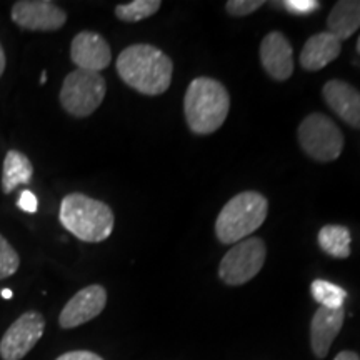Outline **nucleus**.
I'll list each match as a JSON object with an SVG mask.
<instances>
[{"label":"nucleus","instance_id":"obj_11","mask_svg":"<svg viewBox=\"0 0 360 360\" xmlns=\"http://www.w3.org/2000/svg\"><path fill=\"white\" fill-rule=\"evenodd\" d=\"M70 58L79 70L101 72L110 65L112 52L107 40L97 32H80L70 45Z\"/></svg>","mask_w":360,"mask_h":360},{"label":"nucleus","instance_id":"obj_20","mask_svg":"<svg viewBox=\"0 0 360 360\" xmlns=\"http://www.w3.org/2000/svg\"><path fill=\"white\" fill-rule=\"evenodd\" d=\"M160 7V0H134V2L117 6L115 15L122 22H141L159 12Z\"/></svg>","mask_w":360,"mask_h":360},{"label":"nucleus","instance_id":"obj_24","mask_svg":"<svg viewBox=\"0 0 360 360\" xmlns=\"http://www.w3.org/2000/svg\"><path fill=\"white\" fill-rule=\"evenodd\" d=\"M17 205H19L20 210H24V212H27V214H35L37 212L39 202H37V197H35L32 192L24 191L20 193Z\"/></svg>","mask_w":360,"mask_h":360},{"label":"nucleus","instance_id":"obj_27","mask_svg":"<svg viewBox=\"0 0 360 360\" xmlns=\"http://www.w3.org/2000/svg\"><path fill=\"white\" fill-rule=\"evenodd\" d=\"M4 70H6V52H4L2 45H0V77H2Z\"/></svg>","mask_w":360,"mask_h":360},{"label":"nucleus","instance_id":"obj_6","mask_svg":"<svg viewBox=\"0 0 360 360\" xmlns=\"http://www.w3.org/2000/svg\"><path fill=\"white\" fill-rule=\"evenodd\" d=\"M105 92L107 84L101 74L77 69L67 74L64 79L60 89V103L67 114L82 119L94 114L101 107Z\"/></svg>","mask_w":360,"mask_h":360},{"label":"nucleus","instance_id":"obj_4","mask_svg":"<svg viewBox=\"0 0 360 360\" xmlns=\"http://www.w3.org/2000/svg\"><path fill=\"white\" fill-rule=\"evenodd\" d=\"M269 214V200L259 192H240L232 197L220 210L215 220V233L225 245L249 238L265 222Z\"/></svg>","mask_w":360,"mask_h":360},{"label":"nucleus","instance_id":"obj_21","mask_svg":"<svg viewBox=\"0 0 360 360\" xmlns=\"http://www.w3.org/2000/svg\"><path fill=\"white\" fill-rule=\"evenodd\" d=\"M20 265L19 254L15 249L8 244V240L4 236H0V281L13 276Z\"/></svg>","mask_w":360,"mask_h":360},{"label":"nucleus","instance_id":"obj_9","mask_svg":"<svg viewBox=\"0 0 360 360\" xmlns=\"http://www.w3.org/2000/svg\"><path fill=\"white\" fill-rule=\"evenodd\" d=\"M12 20L25 30L53 32L65 25L67 13L49 0H19L12 7Z\"/></svg>","mask_w":360,"mask_h":360},{"label":"nucleus","instance_id":"obj_7","mask_svg":"<svg viewBox=\"0 0 360 360\" xmlns=\"http://www.w3.org/2000/svg\"><path fill=\"white\" fill-rule=\"evenodd\" d=\"M267 257V247L259 237H249L237 242L224 255L219 265L220 281L231 287L244 285L262 270Z\"/></svg>","mask_w":360,"mask_h":360},{"label":"nucleus","instance_id":"obj_3","mask_svg":"<svg viewBox=\"0 0 360 360\" xmlns=\"http://www.w3.org/2000/svg\"><path fill=\"white\" fill-rule=\"evenodd\" d=\"M58 217L67 232L89 244L109 238L115 224L114 212L105 202L77 192L64 197Z\"/></svg>","mask_w":360,"mask_h":360},{"label":"nucleus","instance_id":"obj_17","mask_svg":"<svg viewBox=\"0 0 360 360\" xmlns=\"http://www.w3.org/2000/svg\"><path fill=\"white\" fill-rule=\"evenodd\" d=\"M34 167L29 157L19 150H8L4 159L2 170V191L4 193H12L22 184H29L32 180Z\"/></svg>","mask_w":360,"mask_h":360},{"label":"nucleus","instance_id":"obj_15","mask_svg":"<svg viewBox=\"0 0 360 360\" xmlns=\"http://www.w3.org/2000/svg\"><path fill=\"white\" fill-rule=\"evenodd\" d=\"M342 44L330 32L315 34L305 42L302 52H300L299 62L302 69L309 72L322 70L330 62H334L340 56Z\"/></svg>","mask_w":360,"mask_h":360},{"label":"nucleus","instance_id":"obj_16","mask_svg":"<svg viewBox=\"0 0 360 360\" xmlns=\"http://www.w3.org/2000/svg\"><path fill=\"white\" fill-rule=\"evenodd\" d=\"M328 32L334 37L345 40L360 29V0H340L337 2L327 19Z\"/></svg>","mask_w":360,"mask_h":360},{"label":"nucleus","instance_id":"obj_23","mask_svg":"<svg viewBox=\"0 0 360 360\" xmlns=\"http://www.w3.org/2000/svg\"><path fill=\"white\" fill-rule=\"evenodd\" d=\"M282 6L285 7V11L295 13V15H309V13L319 11L321 2L317 0H285Z\"/></svg>","mask_w":360,"mask_h":360},{"label":"nucleus","instance_id":"obj_26","mask_svg":"<svg viewBox=\"0 0 360 360\" xmlns=\"http://www.w3.org/2000/svg\"><path fill=\"white\" fill-rule=\"evenodd\" d=\"M334 360H360V355L354 352V350H342V352L335 355Z\"/></svg>","mask_w":360,"mask_h":360},{"label":"nucleus","instance_id":"obj_12","mask_svg":"<svg viewBox=\"0 0 360 360\" xmlns=\"http://www.w3.org/2000/svg\"><path fill=\"white\" fill-rule=\"evenodd\" d=\"M260 62L269 77L278 82L290 79L294 74V51L289 39L282 32H270L260 44Z\"/></svg>","mask_w":360,"mask_h":360},{"label":"nucleus","instance_id":"obj_22","mask_svg":"<svg viewBox=\"0 0 360 360\" xmlns=\"http://www.w3.org/2000/svg\"><path fill=\"white\" fill-rule=\"evenodd\" d=\"M264 4V0H229L225 4V11L232 17H245L259 11Z\"/></svg>","mask_w":360,"mask_h":360},{"label":"nucleus","instance_id":"obj_25","mask_svg":"<svg viewBox=\"0 0 360 360\" xmlns=\"http://www.w3.org/2000/svg\"><path fill=\"white\" fill-rule=\"evenodd\" d=\"M57 360H103L101 355L89 352V350H74V352L62 354Z\"/></svg>","mask_w":360,"mask_h":360},{"label":"nucleus","instance_id":"obj_1","mask_svg":"<svg viewBox=\"0 0 360 360\" xmlns=\"http://www.w3.org/2000/svg\"><path fill=\"white\" fill-rule=\"evenodd\" d=\"M117 72L129 87L143 96H160L172 84L174 64L167 53L154 45L135 44L120 52Z\"/></svg>","mask_w":360,"mask_h":360},{"label":"nucleus","instance_id":"obj_13","mask_svg":"<svg viewBox=\"0 0 360 360\" xmlns=\"http://www.w3.org/2000/svg\"><path fill=\"white\" fill-rule=\"evenodd\" d=\"M345 310L319 307L310 322V349L317 359H326L344 326Z\"/></svg>","mask_w":360,"mask_h":360},{"label":"nucleus","instance_id":"obj_28","mask_svg":"<svg viewBox=\"0 0 360 360\" xmlns=\"http://www.w3.org/2000/svg\"><path fill=\"white\" fill-rule=\"evenodd\" d=\"M0 295H2L6 300H8V299H12V297H13V292L11 289H4L2 292H0Z\"/></svg>","mask_w":360,"mask_h":360},{"label":"nucleus","instance_id":"obj_14","mask_svg":"<svg viewBox=\"0 0 360 360\" xmlns=\"http://www.w3.org/2000/svg\"><path fill=\"white\" fill-rule=\"evenodd\" d=\"M323 101L330 110L354 129H360V92L344 80H328L322 89Z\"/></svg>","mask_w":360,"mask_h":360},{"label":"nucleus","instance_id":"obj_2","mask_svg":"<svg viewBox=\"0 0 360 360\" xmlns=\"http://www.w3.org/2000/svg\"><path fill=\"white\" fill-rule=\"evenodd\" d=\"M231 110V97L224 84L212 77L193 79L184 97L188 129L197 135H209L222 127Z\"/></svg>","mask_w":360,"mask_h":360},{"label":"nucleus","instance_id":"obj_5","mask_svg":"<svg viewBox=\"0 0 360 360\" xmlns=\"http://www.w3.org/2000/svg\"><path fill=\"white\" fill-rule=\"evenodd\" d=\"M300 147L310 159L317 162H332L339 159L344 150V134L330 117L310 114L300 122L297 130Z\"/></svg>","mask_w":360,"mask_h":360},{"label":"nucleus","instance_id":"obj_8","mask_svg":"<svg viewBox=\"0 0 360 360\" xmlns=\"http://www.w3.org/2000/svg\"><path fill=\"white\" fill-rule=\"evenodd\" d=\"M45 330L44 315L35 310L22 314L0 340V357L4 360H22L42 339Z\"/></svg>","mask_w":360,"mask_h":360},{"label":"nucleus","instance_id":"obj_29","mask_svg":"<svg viewBox=\"0 0 360 360\" xmlns=\"http://www.w3.org/2000/svg\"><path fill=\"white\" fill-rule=\"evenodd\" d=\"M40 82H42V84L47 82V75H45V72L42 74V77H40Z\"/></svg>","mask_w":360,"mask_h":360},{"label":"nucleus","instance_id":"obj_10","mask_svg":"<svg viewBox=\"0 0 360 360\" xmlns=\"http://www.w3.org/2000/svg\"><path fill=\"white\" fill-rule=\"evenodd\" d=\"M107 305V290L102 285L85 287L79 290L58 315V323L62 328H75L84 326L102 314Z\"/></svg>","mask_w":360,"mask_h":360},{"label":"nucleus","instance_id":"obj_18","mask_svg":"<svg viewBox=\"0 0 360 360\" xmlns=\"http://www.w3.org/2000/svg\"><path fill=\"white\" fill-rule=\"evenodd\" d=\"M352 236L345 225L328 224L319 232V247L334 259H347L350 255Z\"/></svg>","mask_w":360,"mask_h":360},{"label":"nucleus","instance_id":"obj_30","mask_svg":"<svg viewBox=\"0 0 360 360\" xmlns=\"http://www.w3.org/2000/svg\"><path fill=\"white\" fill-rule=\"evenodd\" d=\"M357 52L360 53V37H359V40H357Z\"/></svg>","mask_w":360,"mask_h":360},{"label":"nucleus","instance_id":"obj_19","mask_svg":"<svg viewBox=\"0 0 360 360\" xmlns=\"http://www.w3.org/2000/svg\"><path fill=\"white\" fill-rule=\"evenodd\" d=\"M310 294H312L315 302L326 309H342L349 295L347 290L342 289L340 285L323 281V278H315L310 283Z\"/></svg>","mask_w":360,"mask_h":360}]
</instances>
